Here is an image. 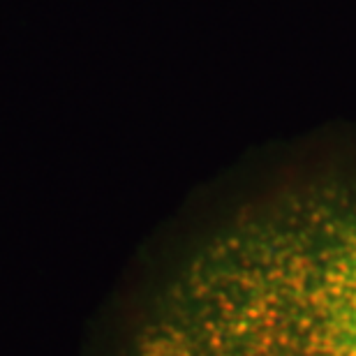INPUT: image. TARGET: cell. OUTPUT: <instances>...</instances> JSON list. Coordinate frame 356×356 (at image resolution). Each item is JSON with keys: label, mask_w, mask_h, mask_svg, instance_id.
<instances>
[{"label": "cell", "mask_w": 356, "mask_h": 356, "mask_svg": "<svg viewBox=\"0 0 356 356\" xmlns=\"http://www.w3.org/2000/svg\"><path fill=\"white\" fill-rule=\"evenodd\" d=\"M127 356H356V319L291 282L229 225L178 270Z\"/></svg>", "instance_id": "1"}]
</instances>
